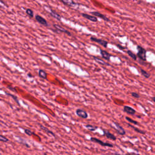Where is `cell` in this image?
<instances>
[{
	"instance_id": "4fadbf2b",
	"label": "cell",
	"mask_w": 155,
	"mask_h": 155,
	"mask_svg": "<svg viewBox=\"0 0 155 155\" xmlns=\"http://www.w3.org/2000/svg\"><path fill=\"white\" fill-rule=\"evenodd\" d=\"M82 16L84 18H86V19H89V20L91 21H92V22H97L98 21L97 17L95 16L90 15L87 14V13H82Z\"/></svg>"
},
{
	"instance_id": "603a6c76",
	"label": "cell",
	"mask_w": 155,
	"mask_h": 155,
	"mask_svg": "<svg viewBox=\"0 0 155 155\" xmlns=\"http://www.w3.org/2000/svg\"><path fill=\"white\" fill-rule=\"evenodd\" d=\"M125 119H126V120L127 121H129V122L133 124L134 125H138V122L136 121L133 120V119H132L131 118H129V117L126 116V117H125Z\"/></svg>"
},
{
	"instance_id": "4316f807",
	"label": "cell",
	"mask_w": 155,
	"mask_h": 155,
	"mask_svg": "<svg viewBox=\"0 0 155 155\" xmlns=\"http://www.w3.org/2000/svg\"><path fill=\"white\" fill-rule=\"evenodd\" d=\"M131 94V96H132L133 97L135 98H139L140 97L139 95L136 92H132Z\"/></svg>"
},
{
	"instance_id": "d590c367",
	"label": "cell",
	"mask_w": 155,
	"mask_h": 155,
	"mask_svg": "<svg viewBox=\"0 0 155 155\" xmlns=\"http://www.w3.org/2000/svg\"></svg>"
},
{
	"instance_id": "52a82bcc",
	"label": "cell",
	"mask_w": 155,
	"mask_h": 155,
	"mask_svg": "<svg viewBox=\"0 0 155 155\" xmlns=\"http://www.w3.org/2000/svg\"><path fill=\"white\" fill-rule=\"evenodd\" d=\"M76 114H77L79 117L82 118H84V119H86L88 118V113H87L86 111L82 109H81V108H78L76 110Z\"/></svg>"
},
{
	"instance_id": "ba28073f",
	"label": "cell",
	"mask_w": 155,
	"mask_h": 155,
	"mask_svg": "<svg viewBox=\"0 0 155 155\" xmlns=\"http://www.w3.org/2000/svg\"><path fill=\"white\" fill-rule=\"evenodd\" d=\"M102 131H103L104 135L106 138H107L109 139L112 140V141H116V137L113 134L111 133L109 131L106 130V129H103Z\"/></svg>"
},
{
	"instance_id": "836d02e7",
	"label": "cell",
	"mask_w": 155,
	"mask_h": 155,
	"mask_svg": "<svg viewBox=\"0 0 155 155\" xmlns=\"http://www.w3.org/2000/svg\"><path fill=\"white\" fill-rule=\"evenodd\" d=\"M44 155H48L47 154V153H44Z\"/></svg>"
},
{
	"instance_id": "83f0119b",
	"label": "cell",
	"mask_w": 155,
	"mask_h": 155,
	"mask_svg": "<svg viewBox=\"0 0 155 155\" xmlns=\"http://www.w3.org/2000/svg\"><path fill=\"white\" fill-rule=\"evenodd\" d=\"M7 88H8V89H10V90H12V91H15V92L17 93V91H16V89H14V88H13V87H11V86H8V87H7Z\"/></svg>"
},
{
	"instance_id": "e0dca14e",
	"label": "cell",
	"mask_w": 155,
	"mask_h": 155,
	"mask_svg": "<svg viewBox=\"0 0 155 155\" xmlns=\"http://www.w3.org/2000/svg\"><path fill=\"white\" fill-rule=\"evenodd\" d=\"M40 128H41V129H42L43 131H44L45 132L47 133V134H49V135H52L53 136H54V137H55V133L53 132H52V131H50V130H49L48 129H47V127H44L43 125H40Z\"/></svg>"
},
{
	"instance_id": "cb8c5ba5",
	"label": "cell",
	"mask_w": 155,
	"mask_h": 155,
	"mask_svg": "<svg viewBox=\"0 0 155 155\" xmlns=\"http://www.w3.org/2000/svg\"><path fill=\"white\" fill-rule=\"evenodd\" d=\"M6 94L7 95H8V96H11V97H12V98H13V99H14L15 101V102H16L17 104H18V105H19V106L20 105V104H19V101H18V98H17L16 96H15V95H12V94H10V93H7V92H6Z\"/></svg>"
},
{
	"instance_id": "d6986e66",
	"label": "cell",
	"mask_w": 155,
	"mask_h": 155,
	"mask_svg": "<svg viewBox=\"0 0 155 155\" xmlns=\"http://www.w3.org/2000/svg\"><path fill=\"white\" fill-rule=\"evenodd\" d=\"M85 127H86V129H87L88 130L91 131H95L96 129H98V127L94 126V125H90V124H87V125H85Z\"/></svg>"
},
{
	"instance_id": "f546056e",
	"label": "cell",
	"mask_w": 155,
	"mask_h": 155,
	"mask_svg": "<svg viewBox=\"0 0 155 155\" xmlns=\"http://www.w3.org/2000/svg\"><path fill=\"white\" fill-rule=\"evenodd\" d=\"M114 155H122L118 154V153H114ZM138 155L135 154V153H127V154H125V155Z\"/></svg>"
},
{
	"instance_id": "2e32d148",
	"label": "cell",
	"mask_w": 155,
	"mask_h": 155,
	"mask_svg": "<svg viewBox=\"0 0 155 155\" xmlns=\"http://www.w3.org/2000/svg\"><path fill=\"white\" fill-rule=\"evenodd\" d=\"M38 75L40 78L44 79H47V73L42 69H40L38 72Z\"/></svg>"
},
{
	"instance_id": "d4e9b609",
	"label": "cell",
	"mask_w": 155,
	"mask_h": 155,
	"mask_svg": "<svg viewBox=\"0 0 155 155\" xmlns=\"http://www.w3.org/2000/svg\"><path fill=\"white\" fill-rule=\"evenodd\" d=\"M8 139H7L6 137H4L2 135H0V141L1 142H8Z\"/></svg>"
},
{
	"instance_id": "7a4b0ae2",
	"label": "cell",
	"mask_w": 155,
	"mask_h": 155,
	"mask_svg": "<svg viewBox=\"0 0 155 155\" xmlns=\"http://www.w3.org/2000/svg\"><path fill=\"white\" fill-rule=\"evenodd\" d=\"M90 141H91V142L99 144H100L102 146H104V147H110V148H113V147H114V146H113L112 144L108 143V142H103V141H101V140L96 138L91 137V138H90Z\"/></svg>"
},
{
	"instance_id": "30bf717a",
	"label": "cell",
	"mask_w": 155,
	"mask_h": 155,
	"mask_svg": "<svg viewBox=\"0 0 155 155\" xmlns=\"http://www.w3.org/2000/svg\"><path fill=\"white\" fill-rule=\"evenodd\" d=\"M59 1L62 2L63 4H64L65 6H68V7H75L76 5H77V4L76 2H75L73 1V0H59Z\"/></svg>"
},
{
	"instance_id": "44dd1931",
	"label": "cell",
	"mask_w": 155,
	"mask_h": 155,
	"mask_svg": "<svg viewBox=\"0 0 155 155\" xmlns=\"http://www.w3.org/2000/svg\"><path fill=\"white\" fill-rule=\"evenodd\" d=\"M25 12H26L27 15L28 16H29L30 18H33L34 16L33 11L31 8H27L26 10H25Z\"/></svg>"
},
{
	"instance_id": "8992f818",
	"label": "cell",
	"mask_w": 155,
	"mask_h": 155,
	"mask_svg": "<svg viewBox=\"0 0 155 155\" xmlns=\"http://www.w3.org/2000/svg\"><path fill=\"white\" fill-rule=\"evenodd\" d=\"M35 19H36V21L38 22V23H40V24H41V25H44V26H49V24L48 23H47V20H46L45 18H42L41 16L39 15H36V16H35Z\"/></svg>"
},
{
	"instance_id": "484cf974",
	"label": "cell",
	"mask_w": 155,
	"mask_h": 155,
	"mask_svg": "<svg viewBox=\"0 0 155 155\" xmlns=\"http://www.w3.org/2000/svg\"><path fill=\"white\" fill-rule=\"evenodd\" d=\"M24 133L28 136H32L33 134V133L29 129H24Z\"/></svg>"
},
{
	"instance_id": "5b68a950",
	"label": "cell",
	"mask_w": 155,
	"mask_h": 155,
	"mask_svg": "<svg viewBox=\"0 0 155 155\" xmlns=\"http://www.w3.org/2000/svg\"><path fill=\"white\" fill-rule=\"evenodd\" d=\"M113 124H114L116 126V127H113V129H114V130H116L117 133H118L119 135H121V136H124V135H125L126 133H125V130H124V128H123L119 123L113 121Z\"/></svg>"
},
{
	"instance_id": "7402d4cb",
	"label": "cell",
	"mask_w": 155,
	"mask_h": 155,
	"mask_svg": "<svg viewBox=\"0 0 155 155\" xmlns=\"http://www.w3.org/2000/svg\"><path fill=\"white\" fill-rule=\"evenodd\" d=\"M127 53L129 55V56H130L133 59L136 61L137 59V56H136V54H135L134 53H133L131 50H128L127 51Z\"/></svg>"
},
{
	"instance_id": "ac0fdd59",
	"label": "cell",
	"mask_w": 155,
	"mask_h": 155,
	"mask_svg": "<svg viewBox=\"0 0 155 155\" xmlns=\"http://www.w3.org/2000/svg\"><path fill=\"white\" fill-rule=\"evenodd\" d=\"M93 58L94 59H95V61H96L97 63H98L99 64H102V65H110L109 64H107V63H106V62L104 61H102V59H100V58H98V57H93Z\"/></svg>"
},
{
	"instance_id": "7c38bea8",
	"label": "cell",
	"mask_w": 155,
	"mask_h": 155,
	"mask_svg": "<svg viewBox=\"0 0 155 155\" xmlns=\"http://www.w3.org/2000/svg\"><path fill=\"white\" fill-rule=\"evenodd\" d=\"M100 53H101V56H102V58L107 61H110V57H112V55L110 54L109 53H108L106 51L103 50L101 49L100 50Z\"/></svg>"
},
{
	"instance_id": "6da1fadb",
	"label": "cell",
	"mask_w": 155,
	"mask_h": 155,
	"mask_svg": "<svg viewBox=\"0 0 155 155\" xmlns=\"http://www.w3.org/2000/svg\"><path fill=\"white\" fill-rule=\"evenodd\" d=\"M138 53L137 57H138L142 61H146L147 60V57H146V53H147V50L144 48L141 47V46H138Z\"/></svg>"
},
{
	"instance_id": "9a60e30c",
	"label": "cell",
	"mask_w": 155,
	"mask_h": 155,
	"mask_svg": "<svg viewBox=\"0 0 155 155\" xmlns=\"http://www.w3.org/2000/svg\"><path fill=\"white\" fill-rule=\"evenodd\" d=\"M127 125H128V126L130 127H131V129H133V130H135V131H136V132H138V133L142 134V135H145V134L146 133V131H144V130H141V129H138V128H136V127L133 126V125H131V124H127Z\"/></svg>"
},
{
	"instance_id": "277c9868",
	"label": "cell",
	"mask_w": 155,
	"mask_h": 155,
	"mask_svg": "<svg viewBox=\"0 0 155 155\" xmlns=\"http://www.w3.org/2000/svg\"><path fill=\"white\" fill-rule=\"evenodd\" d=\"M90 40H91V41H93V42H96V43L101 45L102 46L104 47L105 48H107V47L108 42L106 41H105V40H101V39H99V38H97L95 37V36H91V37H90Z\"/></svg>"
},
{
	"instance_id": "3957f363",
	"label": "cell",
	"mask_w": 155,
	"mask_h": 155,
	"mask_svg": "<svg viewBox=\"0 0 155 155\" xmlns=\"http://www.w3.org/2000/svg\"><path fill=\"white\" fill-rule=\"evenodd\" d=\"M53 27L55 29V30H53L54 31V32L58 33H64L67 34L69 36H71L72 34L70 32L68 31L66 29H64L63 27H61L60 25H58V24H53Z\"/></svg>"
},
{
	"instance_id": "d6a6232c",
	"label": "cell",
	"mask_w": 155,
	"mask_h": 155,
	"mask_svg": "<svg viewBox=\"0 0 155 155\" xmlns=\"http://www.w3.org/2000/svg\"><path fill=\"white\" fill-rule=\"evenodd\" d=\"M152 101H153V102H155V97H153V98H152Z\"/></svg>"
},
{
	"instance_id": "9c48e42d",
	"label": "cell",
	"mask_w": 155,
	"mask_h": 155,
	"mask_svg": "<svg viewBox=\"0 0 155 155\" xmlns=\"http://www.w3.org/2000/svg\"><path fill=\"white\" fill-rule=\"evenodd\" d=\"M123 111H124V112H125L126 113H127V114H131V115H133V114H135L136 112V110H135L133 108L127 106H124Z\"/></svg>"
},
{
	"instance_id": "1f68e13d",
	"label": "cell",
	"mask_w": 155,
	"mask_h": 155,
	"mask_svg": "<svg viewBox=\"0 0 155 155\" xmlns=\"http://www.w3.org/2000/svg\"><path fill=\"white\" fill-rule=\"evenodd\" d=\"M27 75H28V76H29V77H30V78H32L33 77V76H32V74L31 73H28Z\"/></svg>"
},
{
	"instance_id": "5bb4252c",
	"label": "cell",
	"mask_w": 155,
	"mask_h": 155,
	"mask_svg": "<svg viewBox=\"0 0 155 155\" xmlns=\"http://www.w3.org/2000/svg\"><path fill=\"white\" fill-rule=\"evenodd\" d=\"M49 14L51 16H52L53 18H55V19H57V20L58 21H61V16L60 15H59V14H58V13H57V12H55V10H52V8H50V10H49Z\"/></svg>"
},
{
	"instance_id": "f1b7e54d",
	"label": "cell",
	"mask_w": 155,
	"mask_h": 155,
	"mask_svg": "<svg viewBox=\"0 0 155 155\" xmlns=\"http://www.w3.org/2000/svg\"><path fill=\"white\" fill-rule=\"evenodd\" d=\"M116 46L120 50H124L125 49V47L124 46H122L121 44H116Z\"/></svg>"
},
{
	"instance_id": "8fae6325",
	"label": "cell",
	"mask_w": 155,
	"mask_h": 155,
	"mask_svg": "<svg viewBox=\"0 0 155 155\" xmlns=\"http://www.w3.org/2000/svg\"><path fill=\"white\" fill-rule=\"evenodd\" d=\"M91 13L93 15L95 16L99 17V18H100L101 19H103V20L106 21H110V19H108V18H107L106 16H105L104 15L102 14V13H99V12H91Z\"/></svg>"
},
{
	"instance_id": "e575fe53",
	"label": "cell",
	"mask_w": 155,
	"mask_h": 155,
	"mask_svg": "<svg viewBox=\"0 0 155 155\" xmlns=\"http://www.w3.org/2000/svg\"><path fill=\"white\" fill-rule=\"evenodd\" d=\"M1 76H0V81H1Z\"/></svg>"
},
{
	"instance_id": "ffe728a7",
	"label": "cell",
	"mask_w": 155,
	"mask_h": 155,
	"mask_svg": "<svg viewBox=\"0 0 155 155\" xmlns=\"http://www.w3.org/2000/svg\"><path fill=\"white\" fill-rule=\"evenodd\" d=\"M140 72H141V73L142 74V76H144L146 78H149L150 77V73H148V72L145 71V70H143V69H140Z\"/></svg>"
},
{
	"instance_id": "4dcf8cb0",
	"label": "cell",
	"mask_w": 155,
	"mask_h": 155,
	"mask_svg": "<svg viewBox=\"0 0 155 155\" xmlns=\"http://www.w3.org/2000/svg\"><path fill=\"white\" fill-rule=\"evenodd\" d=\"M0 2H1V3H2L3 5H4V6H6V7H7V5L5 3V2H4V1H2V0H0Z\"/></svg>"
}]
</instances>
